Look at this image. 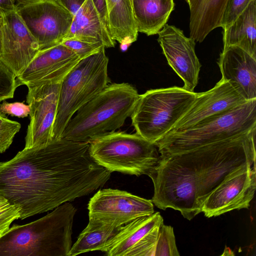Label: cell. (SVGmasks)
I'll return each instance as SVG.
<instances>
[{
  "label": "cell",
  "mask_w": 256,
  "mask_h": 256,
  "mask_svg": "<svg viewBox=\"0 0 256 256\" xmlns=\"http://www.w3.org/2000/svg\"><path fill=\"white\" fill-rule=\"evenodd\" d=\"M110 173L92 157L88 142L53 138L0 162V196L19 208L23 220L89 194Z\"/></svg>",
  "instance_id": "obj_1"
},
{
  "label": "cell",
  "mask_w": 256,
  "mask_h": 256,
  "mask_svg": "<svg viewBox=\"0 0 256 256\" xmlns=\"http://www.w3.org/2000/svg\"><path fill=\"white\" fill-rule=\"evenodd\" d=\"M76 212L66 202L34 221L13 224L0 236V256H68Z\"/></svg>",
  "instance_id": "obj_2"
},
{
  "label": "cell",
  "mask_w": 256,
  "mask_h": 256,
  "mask_svg": "<svg viewBox=\"0 0 256 256\" xmlns=\"http://www.w3.org/2000/svg\"><path fill=\"white\" fill-rule=\"evenodd\" d=\"M139 96L137 90L128 83L109 84L77 111L61 138L89 143L96 137L115 132L131 116Z\"/></svg>",
  "instance_id": "obj_3"
},
{
  "label": "cell",
  "mask_w": 256,
  "mask_h": 256,
  "mask_svg": "<svg viewBox=\"0 0 256 256\" xmlns=\"http://www.w3.org/2000/svg\"><path fill=\"white\" fill-rule=\"evenodd\" d=\"M256 128L178 154L197 174V200L201 209L208 194L228 175L246 165L256 166Z\"/></svg>",
  "instance_id": "obj_4"
},
{
  "label": "cell",
  "mask_w": 256,
  "mask_h": 256,
  "mask_svg": "<svg viewBox=\"0 0 256 256\" xmlns=\"http://www.w3.org/2000/svg\"><path fill=\"white\" fill-rule=\"evenodd\" d=\"M256 128V98L206 118L186 130L169 132L155 144L160 156L184 153Z\"/></svg>",
  "instance_id": "obj_5"
},
{
  "label": "cell",
  "mask_w": 256,
  "mask_h": 256,
  "mask_svg": "<svg viewBox=\"0 0 256 256\" xmlns=\"http://www.w3.org/2000/svg\"><path fill=\"white\" fill-rule=\"evenodd\" d=\"M148 176L154 186L151 200L158 208L178 210L190 220L202 212L197 200V174L180 155H160L157 166Z\"/></svg>",
  "instance_id": "obj_6"
},
{
  "label": "cell",
  "mask_w": 256,
  "mask_h": 256,
  "mask_svg": "<svg viewBox=\"0 0 256 256\" xmlns=\"http://www.w3.org/2000/svg\"><path fill=\"white\" fill-rule=\"evenodd\" d=\"M108 64V58L103 48L98 52L81 60L64 78L60 84L53 138H60L77 111L109 84Z\"/></svg>",
  "instance_id": "obj_7"
},
{
  "label": "cell",
  "mask_w": 256,
  "mask_h": 256,
  "mask_svg": "<svg viewBox=\"0 0 256 256\" xmlns=\"http://www.w3.org/2000/svg\"><path fill=\"white\" fill-rule=\"evenodd\" d=\"M89 144L93 159L110 172L148 176L160 160L156 146L137 133L115 131L96 137Z\"/></svg>",
  "instance_id": "obj_8"
},
{
  "label": "cell",
  "mask_w": 256,
  "mask_h": 256,
  "mask_svg": "<svg viewBox=\"0 0 256 256\" xmlns=\"http://www.w3.org/2000/svg\"><path fill=\"white\" fill-rule=\"evenodd\" d=\"M196 95L176 86L150 90L140 94L130 116L136 133L155 144L171 130Z\"/></svg>",
  "instance_id": "obj_9"
},
{
  "label": "cell",
  "mask_w": 256,
  "mask_h": 256,
  "mask_svg": "<svg viewBox=\"0 0 256 256\" xmlns=\"http://www.w3.org/2000/svg\"><path fill=\"white\" fill-rule=\"evenodd\" d=\"M16 8L40 50L60 44L68 32L74 17L56 0L18 3Z\"/></svg>",
  "instance_id": "obj_10"
},
{
  "label": "cell",
  "mask_w": 256,
  "mask_h": 256,
  "mask_svg": "<svg viewBox=\"0 0 256 256\" xmlns=\"http://www.w3.org/2000/svg\"><path fill=\"white\" fill-rule=\"evenodd\" d=\"M0 60L16 76L20 75L40 50L16 8H0Z\"/></svg>",
  "instance_id": "obj_11"
},
{
  "label": "cell",
  "mask_w": 256,
  "mask_h": 256,
  "mask_svg": "<svg viewBox=\"0 0 256 256\" xmlns=\"http://www.w3.org/2000/svg\"><path fill=\"white\" fill-rule=\"evenodd\" d=\"M88 208L89 219L116 226L154 212L151 200L112 188L98 190L90 199Z\"/></svg>",
  "instance_id": "obj_12"
},
{
  "label": "cell",
  "mask_w": 256,
  "mask_h": 256,
  "mask_svg": "<svg viewBox=\"0 0 256 256\" xmlns=\"http://www.w3.org/2000/svg\"><path fill=\"white\" fill-rule=\"evenodd\" d=\"M256 189V166L246 165L224 179L207 196L202 212L207 218L248 208Z\"/></svg>",
  "instance_id": "obj_13"
},
{
  "label": "cell",
  "mask_w": 256,
  "mask_h": 256,
  "mask_svg": "<svg viewBox=\"0 0 256 256\" xmlns=\"http://www.w3.org/2000/svg\"><path fill=\"white\" fill-rule=\"evenodd\" d=\"M159 212L141 216L122 226L102 248L108 256H154L160 226Z\"/></svg>",
  "instance_id": "obj_14"
},
{
  "label": "cell",
  "mask_w": 256,
  "mask_h": 256,
  "mask_svg": "<svg viewBox=\"0 0 256 256\" xmlns=\"http://www.w3.org/2000/svg\"><path fill=\"white\" fill-rule=\"evenodd\" d=\"M60 84L28 87L26 102L30 107V122L25 137L24 148L46 145L53 140L52 130L57 114Z\"/></svg>",
  "instance_id": "obj_15"
},
{
  "label": "cell",
  "mask_w": 256,
  "mask_h": 256,
  "mask_svg": "<svg viewBox=\"0 0 256 256\" xmlns=\"http://www.w3.org/2000/svg\"><path fill=\"white\" fill-rule=\"evenodd\" d=\"M80 60L72 50L60 43L39 50L16 80L20 86L27 87L60 84Z\"/></svg>",
  "instance_id": "obj_16"
},
{
  "label": "cell",
  "mask_w": 256,
  "mask_h": 256,
  "mask_svg": "<svg viewBox=\"0 0 256 256\" xmlns=\"http://www.w3.org/2000/svg\"><path fill=\"white\" fill-rule=\"evenodd\" d=\"M158 41L168 64L182 79L184 88L194 92L201 68L195 52L196 42L174 26L166 24L158 34Z\"/></svg>",
  "instance_id": "obj_17"
},
{
  "label": "cell",
  "mask_w": 256,
  "mask_h": 256,
  "mask_svg": "<svg viewBox=\"0 0 256 256\" xmlns=\"http://www.w3.org/2000/svg\"><path fill=\"white\" fill-rule=\"evenodd\" d=\"M246 101L232 84L222 78L210 90L197 93L190 108L170 132L186 130L206 118L230 110Z\"/></svg>",
  "instance_id": "obj_18"
},
{
  "label": "cell",
  "mask_w": 256,
  "mask_h": 256,
  "mask_svg": "<svg viewBox=\"0 0 256 256\" xmlns=\"http://www.w3.org/2000/svg\"><path fill=\"white\" fill-rule=\"evenodd\" d=\"M222 78L246 100L256 98V58L236 46L223 48L218 62Z\"/></svg>",
  "instance_id": "obj_19"
},
{
  "label": "cell",
  "mask_w": 256,
  "mask_h": 256,
  "mask_svg": "<svg viewBox=\"0 0 256 256\" xmlns=\"http://www.w3.org/2000/svg\"><path fill=\"white\" fill-rule=\"evenodd\" d=\"M69 38L100 42L105 48L114 47L116 44L92 0H86L74 16L70 30L64 39Z\"/></svg>",
  "instance_id": "obj_20"
},
{
  "label": "cell",
  "mask_w": 256,
  "mask_h": 256,
  "mask_svg": "<svg viewBox=\"0 0 256 256\" xmlns=\"http://www.w3.org/2000/svg\"><path fill=\"white\" fill-rule=\"evenodd\" d=\"M186 0L190 10V38L202 42L212 30L221 27L228 0Z\"/></svg>",
  "instance_id": "obj_21"
},
{
  "label": "cell",
  "mask_w": 256,
  "mask_h": 256,
  "mask_svg": "<svg viewBox=\"0 0 256 256\" xmlns=\"http://www.w3.org/2000/svg\"><path fill=\"white\" fill-rule=\"evenodd\" d=\"M108 27L111 38L125 47L136 41L138 36L130 0H106Z\"/></svg>",
  "instance_id": "obj_22"
},
{
  "label": "cell",
  "mask_w": 256,
  "mask_h": 256,
  "mask_svg": "<svg viewBox=\"0 0 256 256\" xmlns=\"http://www.w3.org/2000/svg\"><path fill=\"white\" fill-rule=\"evenodd\" d=\"M174 6V0H132L138 32L158 34L166 24Z\"/></svg>",
  "instance_id": "obj_23"
},
{
  "label": "cell",
  "mask_w": 256,
  "mask_h": 256,
  "mask_svg": "<svg viewBox=\"0 0 256 256\" xmlns=\"http://www.w3.org/2000/svg\"><path fill=\"white\" fill-rule=\"evenodd\" d=\"M256 0H254L230 26L223 30V48L236 46L256 58Z\"/></svg>",
  "instance_id": "obj_24"
},
{
  "label": "cell",
  "mask_w": 256,
  "mask_h": 256,
  "mask_svg": "<svg viewBox=\"0 0 256 256\" xmlns=\"http://www.w3.org/2000/svg\"><path fill=\"white\" fill-rule=\"evenodd\" d=\"M121 227L89 219L87 226L72 246L68 256H74L92 251H100Z\"/></svg>",
  "instance_id": "obj_25"
},
{
  "label": "cell",
  "mask_w": 256,
  "mask_h": 256,
  "mask_svg": "<svg viewBox=\"0 0 256 256\" xmlns=\"http://www.w3.org/2000/svg\"><path fill=\"white\" fill-rule=\"evenodd\" d=\"M174 228L164 223L160 226L154 256H179Z\"/></svg>",
  "instance_id": "obj_26"
},
{
  "label": "cell",
  "mask_w": 256,
  "mask_h": 256,
  "mask_svg": "<svg viewBox=\"0 0 256 256\" xmlns=\"http://www.w3.org/2000/svg\"><path fill=\"white\" fill-rule=\"evenodd\" d=\"M60 43L72 50L80 60L98 53L105 48L100 42H90L76 38L64 39Z\"/></svg>",
  "instance_id": "obj_27"
},
{
  "label": "cell",
  "mask_w": 256,
  "mask_h": 256,
  "mask_svg": "<svg viewBox=\"0 0 256 256\" xmlns=\"http://www.w3.org/2000/svg\"><path fill=\"white\" fill-rule=\"evenodd\" d=\"M20 128V123L8 119L5 114L0 112V153L9 148Z\"/></svg>",
  "instance_id": "obj_28"
},
{
  "label": "cell",
  "mask_w": 256,
  "mask_h": 256,
  "mask_svg": "<svg viewBox=\"0 0 256 256\" xmlns=\"http://www.w3.org/2000/svg\"><path fill=\"white\" fill-rule=\"evenodd\" d=\"M19 86L16 76L0 60V102L12 98Z\"/></svg>",
  "instance_id": "obj_29"
},
{
  "label": "cell",
  "mask_w": 256,
  "mask_h": 256,
  "mask_svg": "<svg viewBox=\"0 0 256 256\" xmlns=\"http://www.w3.org/2000/svg\"><path fill=\"white\" fill-rule=\"evenodd\" d=\"M252 0H228L224 12L221 28L225 30L230 26Z\"/></svg>",
  "instance_id": "obj_30"
},
{
  "label": "cell",
  "mask_w": 256,
  "mask_h": 256,
  "mask_svg": "<svg viewBox=\"0 0 256 256\" xmlns=\"http://www.w3.org/2000/svg\"><path fill=\"white\" fill-rule=\"evenodd\" d=\"M24 102H8L4 100L0 102V112L20 118L27 117L30 112V107Z\"/></svg>",
  "instance_id": "obj_31"
},
{
  "label": "cell",
  "mask_w": 256,
  "mask_h": 256,
  "mask_svg": "<svg viewBox=\"0 0 256 256\" xmlns=\"http://www.w3.org/2000/svg\"><path fill=\"white\" fill-rule=\"evenodd\" d=\"M20 210L18 208L0 217V236L10 228L11 224L15 220L20 218Z\"/></svg>",
  "instance_id": "obj_32"
},
{
  "label": "cell",
  "mask_w": 256,
  "mask_h": 256,
  "mask_svg": "<svg viewBox=\"0 0 256 256\" xmlns=\"http://www.w3.org/2000/svg\"><path fill=\"white\" fill-rule=\"evenodd\" d=\"M62 7L73 16L84 4L86 0H56Z\"/></svg>",
  "instance_id": "obj_33"
},
{
  "label": "cell",
  "mask_w": 256,
  "mask_h": 256,
  "mask_svg": "<svg viewBox=\"0 0 256 256\" xmlns=\"http://www.w3.org/2000/svg\"><path fill=\"white\" fill-rule=\"evenodd\" d=\"M92 2L108 30V10L106 0H92Z\"/></svg>",
  "instance_id": "obj_34"
},
{
  "label": "cell",
  "mask_w": 256,
  "mask_h": 256,
  "mask_svg": "<svg viewBox=\"0 0 256 256\" xmlns=\"http://www.w3.org/2000/svg\"><path fill=\"white\" fill-rule=\"evenodd\" d=\"M18 208L11 204L6 198L0 196V217Z\"/></svg>",
  "instance_id": "obj_35"
},
{
  "label": "cell",
  "mask_w": 256,
  "mask_h": 256,
  "mask_svg": "<svg viewBox=\"0 0 256 256\" xmlns=\"http://www.w3.org/2000/svg\"><path fill=\"white\" fill-rule=\"evenodd\" d=\"M16 4L14 0H0V8H6L13 6Z\"/></svg>",
  "instance_id": "obj_36"
},
{
  "label": "cell",
  "mask_w": 256,
  "mask_h": 256,
  "mask_svg": "<svg viewBox=\"0 0 256 256\" xmlns=\"http://www.w3.org/2000/svg\"><path fill=\"white\" fill-rule=\"evenodd\" d=\"M14 0L16 2V4H18V3L30 2V1H34V0Z\"/></svg>",
  "instance_id": "obj_37"
},
{
  "label": "cell",
  "mask_w": 256,
  "mask_h": 256,
  "mask_svg": "<svg viewBox=\"0 0 256 256\" xmlns=\"http://www.w3.org/2000/svg\"><path fill=\"white\" fill-rule=\"evenodd\" d=\"M1 27H2V25H1V20H0V42H1Z\"/></svg>",
  "instance_id": "obj_38"
},
{
  "label": "cell",
  "mask_w": 256,
  "mask_h": 256,
  "mask_svg": "<svg viewBox=\"0 0 256 256\" xmlns=\"http://www.w3.org/2000/svg\"><path fill=\"white\" fill-rule=\"evenodd\" d=\"M131 0V2H132V0Z\"/></svg>",
  "instance_id": "obj_39"
}]
</instances>
